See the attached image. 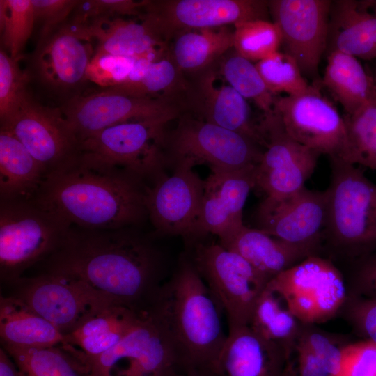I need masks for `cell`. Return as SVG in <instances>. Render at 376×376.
Here are the masks:
<instances>
[{"instance_id":"603a6c76","label":"cell","mask_w":376,"mask_h":376,"mask_svg":"<svg viewBox=\"0 0 376 376\" xmlns=\"http://www.w3.org/2000/svg\"><path fill=\"white\" fill-rule=\"evenodd\" d=\"M284 350L249 325L228 329L215 376H285Z\"/></svg>"},{"instance_id":"60d3db41","label":"cell","mask_w":376,"mask_h":376,"mask_svg":"<svg viewBox=\"0 0 376 376\" xmlns=\"http://www.w3.org/2000/svg\"><path fill=\"white\" fill-rule=\"evenodd\" d=\"M136 58L94 53L86 70V79L107 88L123 84Z\"/></svg>"},{"instance_id":"8fae6325","label":"cell","mask_w":376,"mask_h":376,"mask_svg":"<svg viewBox=\"0 0 376 376\" xmlns=\"http://www.w3.org/2000/svg\"><path fill=\"white\" fill-rule=\"evenodd\" d=\"M304 324H318L339 315L349 295L342 272L328 258L311 256L269 281Z\"/></svg>"},{"instance_id":"74e56055","label":"cell","mask_w":376,"mask_h":376,"mask_svg":"<svg viewBox=\"0 0 376 376\" xmlns=\"http://www.w3.org/2000/svg\"><path fill=\"white\" fill-rule=\"evenodd\" d=\"M233 49L251 62H258L279 51L280 30L273 22L256 19L234 25Z\"/></svg>"},{"instance_id":"cb8c5ba5","label":"cell","mask_w":376,"mask_h":376,"mask_svg":"<svg viewBox=\"0 0 376 376\" xmlns=\"http://www.w3.org/2000/svg\"><path fill=\"white\" fill-rule=\"evenodd\" d=\"M218 242L241 256L269 281L306 258L320 255L311 248L288 243L245 225Z\"/></svg>"},{"instance_id":"ee69618b","label":"cell","mask_w":376,"mask_h":376,"mask_svg":"<svg viewBox=\"0 0 376 376\" xmlns=\"http://www.w3.org/2000/svg\"><path fill=\"white\" fill-rule=\"evenodd\" d=\"M340 376H376V344L363 339L350 342Z\"/></svg>"},{"instance_id":"f1b7e54d","label":"cell","mask_w":376,"mask_h":376,"mask_svg":"<svg viewBox=\"0 0 376 376\" xmlns=\"http://www.w3.org/2000/svg\"><path fill=\"white\" fill-rule=\"evenodd\" d=\"M322 84L343 107L345 115H352L376 102V86L373 75L359 61L350 55L331 52Z\"/></svg>"},{"instance_id":"9a60e30c","label":"cell","mask_w":376,"mask_h":376,"mask_svg":"<svg viewBox=\"0 0 376 376\" xmlns=\"http://www.w3.org/2000/svg\"><path fill=\"white\" fill-rule=\"evenodd\" d=\"M269 14L263 0H162L146 1L139 18L166 42L185 31L267 20Z\"/></svg>"},{"instance_id":"2e32d148","label":"cell","mask_w":376,"mask_h":376,"mask_svg":"<svg viewBox=\"0 0 376 376\" xmlns=\"http://www.w3.org/2000/svg\"><path fill=\"white\" fill-rule=\"evenodd\" d=\"M267 145L255 170V188L265 197L282 198L305 187L321 155L300 144L283 130L275 111L263 116Z\"/></svg>"},{"instance_id":"5b68a950","label":"cell","mask_w":376,"mask_h":376,"mask_svg":"<svg viewBox=\"0 0 376 376\" xmlns=\"http://www.w3.org/2000/svg\"><path fill=\"white\" fill-rule=\"evenodd\" d=\"M33 201L0 200L1 279L13 283L62 244L70 228Z\"/></svg>"},{"instance_id":"1f68e13d","label":"cell","mask_w":376,"mask_h":376,"mask_svg":"<svg viewBox=\"0 0 376 376\" xmlns=\"http://www.w3.org/2000/svg\"><path fill=\"white\" fill-rule=\"evenodd\" d=\"M249 325L263 338L281 347L288 359L302 323L269 282L254 306Z\"/></svg>"},{"instance_id":"6da1fadb","label":"cell","mask_w":376,"mask_h":376,"mask_svg":"<svg viewBox=\"0 0 376 376\" xmlns=\"http://www.w3.org/2000/svg\"><path fill=\"white\" fill-rule=\"evenodd\" d=\"M136 227L71 226L48 259L47 272L81 280L120 305L144 313L164 280L166 258Z\"/></svg>"},{"instance_id":"8992f818","label":"cell","mask_w":376,"mask_h":376,"mask_svg":"<svg viewBox=\"0 0 376 376\" xmlns=\"http://www.w3.org/2000/svg\"><path fill=\"white\" fill-rule=\"evenodd\" d=\"M186 254L226 317L228 329L249 325L254 306L269 281L239 254L204 239Z\"/></svg>"},{"instance_id":"30bf717a","label":"cell","mask_w":376,"mask_h":376,"mask_svg":"<svg viewBox=\"0 0 376 376\" xmlns=\"http://www.w3.org/2000/svg\"><path fill=\"white\" fill-rule=\"evenodd\" d=\"M11 285L14 292L10 295L24 301L65 336L100 311L118 304L84 281L62 274L22 276Z\"/></svg>"},{"instance_id":"d6a6232c","label":"cell","mask_w":376,"mask_h":376,"mask_svg":"<svg viewBox=\"0 0 376 376\" xmlns=\"http://www.w3.org/2000/svg\"><path fill=\"white\" fill-rule=\"evenodd\" d=\"M3 348L25 376H88L78 349L69 344Z\"/></svg>"},{"instance_id":"7dc6e473","label":"cell","mask_w":376,"mask_h":376,"mask_svg":"<svg viewBox=\"0 0 376 376\" xmlns=\"http://www.w3.org/2000/svg\"><path fill=\"white\" fill-rule=\"evenodd\" d=\"M0 376H25L3 348L0 350Z\"/></svg>"},{"instance_id":"b9f144b4","label":"cell","mask_w":376,"mask_h":376,"mask_svg":"<svg viewBox=\"0 0 376 376\" xmlns=\"http://www.w3.org/2000/svg\"><path fill=\"white\" fill-rule=\"evenodd\" d=\"M339 315L357 335L376 344V298L364 297L349 292Z\"/></svg>"},{"instance_id":"3957f363","label":"cell","mask_w":376,"mask_h":376,"mask_svg":"<svg viewBox=\"0 0 376 376\" xmlns=\"http://www.w3.org/2000/svg\"><path fill=\"white\" fill-rule=\"evenodd\" d=\"M146 312L155 315L166 329L185 374L215 376L227 338L224 313L186 253Z\"/></svg>"},{"instance_id":"ffe728a7","label":"cell","mask_w":376,"mask_h":376,"mask_svg":"<svg viewBox=\"0 0 376 376\" xmlns=\"http://www.w3.org/2000/svg\"><path fill=\"white\" fill-rule=\"evenodd\" d=\"M92 40L81 26L68 20L49 34L40 37L32 56L39 80L52 91L70 98L86 79V70L95 52Z\"/></svg>"},{"instance_id":"d590c367","label":"cell","mask_w":376,"mask_h":376,"mask_svg":"<svg viewBox=\"0 0 376 376\" xmlns=\"http://www.w3.org/2000/svg\"><path fill=\"white\" fill-rule=\"evenodd\" d=\"M343 118L348 140L347 162L376 171V102Z\"/></svg>"},{"instance_id":"e0dca14e","label":"cell","mask_w":376,"mask_h":376,"mask_svg":"<svg viewBox=\"0 0 376 376\" xmlns=\"http://www.w3.org/2000/svg\"><path fill=\"white\" fill-rule=\"evenodd\" d=\"M202 180L192 169L177 167L149 187L148 217L153 235L181 236L186 244L194 241L203 194Z\"/></svg>"},{"instance_id":"836d02e7","label":"cell","mask_w":376,"mask_h":376,"mask_svg":"<svg viewBox=\"0 0 376 376\" xmlns=\"http://www.w3.org/2000/svg\"><path fill=\"white\" fill-rule=\"evenodd\" d=\"M187 84L182 79V72L170 56L153 62L139 80L116 86L104 88L108 91L136 97H166L179 99L186 93Z\"/></svg>"},{"instance_id":"ac0fdd59","label":"cell","mask_w":376,"mask_h":376,"mask_svg":"<svg viewBox=\"0 0 376 376\" xmlns=\"http://www.w3.org/2000/svg\"><path fill=\"white\" fill-rule=\"evenodd\" d=\"M327 203L326 190H311L306 187L288 196L264 197L256 210V228L320 254Z\"/></svg>"},{"instance_id":"4fadbf2b","label":"cell","mask_w":376,"mask_h":376,"mask_svg":"<svg viewBox=\"0 0 376 376\" xmlns=\"http://www.w3.org/2000/svg\"><path fill=\"white\" fill-rule=\"evenodd\" d=\"M274 111L294 140L320 155L347 162L344 118L316 86L301 94L277 97Z\"/></svg>"},{"instance_id":"4dcf8cb0","label":"cell","mask_w":376,"mask_h":376,"mask_svg":"<svg viewBox=\"0 0 376 376\" xmlns=\"http://www.w3.org/2000/svg\"><path fill=\"white\" fill-rule=\"evenodd\" d=\"M233 48L228 26L182 31L174 37L171 58L181 72L203 71Z\"/></svg>"},{"instance_id":"5bb4252c","label":"cell","mask_w":376,"mask_h":376,"mask_svg":"<svg viewBox=\"0 0 376 376\" xmlns=\"http://www.w3.org/2000/svg\"><path fill=\"white\" fill-rule=\"evenodd\" d=\"M1 128L13 134L42 167L45 176L73 162L79 141L61 108L41 104L27 92Z\"/></svg>"},{"instance_id":"c3c4849f","label":"cell","mask_w":376,"mask_h":376,"mask_svg":"<svg viewBox=\"0 0 376 376\" xmlns=\"http://www.w3.org/2000/svg\"><path fill=\"white\" fill-rule=\"evenodd\" d=\"M359 3L364 9L376 16V0H361Z\"/></svg>"},{"instance_id":"f6af8a7d","label":"cell","mask_w":376,"mask_h":376,"mask_svg":"<svg viewBox=\"0 0 376 376\" xmlns=\"http://www.w3.org/2000/svg\"><path fill=\"white\" fill-rule=\"evenodd\" d=\"M35 22L41 26L40 37L54 31L70 18L78 0H31Z\"/></svg>"},{"instance_id":"44dd1931","label":"cell","mask_w":376,"mask_h":376,"mask_svg":"<svg viewBox=\"0 0 376 376\" xmlns=\"http://www.w3.org/2000/svg\"><path fill=\"white\" fill-rule=\"evenodd\" d=\"M256 167L210 169L204 180L201 215L194 242L209 235L221 240L244 225L243 208L251 190L255 188Z\"/></svg>"},{"instance_id":"8d00e7d4","label":"cell","mask_w":376,"mask_h":376,"mask_svg":"<svg viewBox=\"0 0 376 376\" xmlns=\"http://www.w3.org/2000/svg\"><path fill=\"white\" fill-rule=\"evenodd\" d=\"M31 0H1L0 30L3 49L19 61L35 25Z\"/></svg>"},{"instance_id":"7c38bea8","label":"cell","mask_w":376,"mask_h":376,"mask_svg":"<svg viewBox=\"0 0 376 376\" xmlns=\"http://www.w3.org/2000/svg\"><path fill=\"white\" fill-rule=\"evenodd\" d=\"M178 99L136 97L102 91L66 100L61 111L79 143L107 127L129 122L169 123L181 114Z\"/></svg>"},{"instance_id":"f907efd6","label":"cell","mask_w":376,"mask_h":376,"mask_svg":"<svg viewBox=\"0 0 376 376\" xmlns=\"http://www.w3.org/2000/svg\"><path fill=\"white\" fill-rule=\"evenodd\" d=\"M373 78H374L375 84V86H376V68H375V73H374V75H373Z\"/></svg>"},{"instance_id":"f546056e","label":"cell","mask_w":376,"mask_h":376,"mask_svg":"<svg viewBox=\"0 0 376 376\" xmlns=\"http://www.w3.org/2000/svg\"><path fill=\"white\" fill-rule=\"evenodd\" d=\"M144 313L113 304L91 317L66 336V343L86 356H98L120 343L139 322Z\"/></svg>"},{"instance_id":"ba28073f","label":"cell","mask_w":376,"mask_h":376,"mask_svg":"<svg viewBox=\"0 0 376 376\" xmlns=\"http://www.w3.org/2000/svg\"><path fill=\"white\" fill-rule=\"evenodd\" d=\"M168 123L135 121L107 127L81 141L78 155L90 161L125 169L151 185L166 173Z\"/></svg>"},{"instance_id":"d4e9b609","label":"cell","mask_w":376,"mask_h":376,"mask_svg":"<svg viewBox=\"0 0 376 376\" xmlns=\"http://www.w3.org/2000/svg\"><path fill=\"white\" fill-rule=\"evenodd\" d=\"M78 24L96 42L95 53L138 58L166 51V42L141 18L136 22L118 16L100 17Z\"/></svg>"},{"instance_id":"7a4b0ae2","label":"cell","mask_w":376,"mask_h":376,"mask_svg":"<svg viewBox=\"0 0 376 376\" xmlns=\"http://www.w3.org/2000/svg\"><path fill=\"white\" fill-rule=\"evenodd\" d=\"M149 187L130 171L77 155L47 175L32 201L70 226L118 229L139 226L148 219Z\"/></svg>"},{"instance_id":"7bdbcfd3","label":"cell","mask_w":376,"mask_h":376,"mask_svg":"<svg viewBox=\"0 0 376 376\" xmlns=\"http://www.w3.org/2000/svg\"><path fill=\"white\" fill-rule=\"evenodd\" d=\"M146 1L133 0H87L79 1L75 8L71 20L84 24L100 17H122L143 14Z\"/></svg>"},{"instance_id":"681fc988","label":"cell","mask_w":376,"mask_h":376,"mask_svg":"<svg viewBox=\"0 0 376 376\" xmlns=\"http://www.w3.org/2000/svg\"><path fill=\"white\" fill-rule=\"evenodd\" d=\"M183 376H214V375L205 374V373H193L185 374Z\"/></svg>"},{"instance_id":"277c9868","label":"cell","mask_w":376,"mask_h":376,"mask_svg":"<svg viewBox=\"0 0 376 376\" xmlns=\"http://www.w3.org/2000/svg\"><path fill=\"white\" fill-rule=\"evenodd\" d=\"M329 162L322 249L350 263L376 251V184L355 164Z\"/></svg>"},{"instance_id":"e575fe53","label":"cell","mask_w":376,"mask_h":376,"mask_svg":"<svg viewBox=\"0 0 376 376\" xmlns=\"http://www.w3.org/2000/svg\"><path fill=\"white\" fill-rule=\"evenodd\" d=\"M221 74L244 98L251 100L264 116L274 112L276 97L267 88L256 65L234 52L226 56L221 65Z\"/></svg>"},{"instance_id":"83f0119b","label":"cell","mask_w":376,"mask_h":376,"mask_svg":"<svg viewBox=\"0 0 376 376\" xmlns=\"http://www.w3.org/2000/svg\"><path fill=\"white\" fill-rule=\"evenodd\" d=\"M3 347H38L65 345V336L52 323L13 296L0 298Z\"/></svg>"},{"instance_id":"4316f807","label":"cell","mask_w":376,"mask_h":376,"mask_svg":"<svg viewBox=\"0 0 376 376\" xmlns=\"http://www.w3.org/2000/svg\"><path fill=\"white\" fill-rule=\"evenodd\" d=\"M46 176L24 145L0 128V200L32 201Z\"/></svg>"},{"instance_id":"9c48e42d","label":"cell","mask_w":376,"mask_h":376,"mask_svg":"<svg viewBox=\"0 0 376 376\" xmlns=\"http://www.w3.org/2000/svg\"><path fill=\"white\" fill-rule=\"evenodd\" d=\"M88 376H183L170 338L159 319L146 312L116 345L95 357L78 349Z\"/></svg>"},{"instance_id":"484cf974","label":"cell","mask_w":376,"mask_h":376,"mask_svg":"<svg viewBox=\"0 0 376 376\" xmlns=\"http://www.w3.org/2000/svg\"><path fill=\"white\" fill-rule=\"evenodd\" d=\"M331 52L363 60L376 58V16L359 1H331L326 53Z\"/></svg>"},{"instance_id":"bcb514c9","label":"cell","mask_w":376,"mask_h":376,"mask_svg":"<svg viewBox=\"0 0 376 376\" xmlns=\"http://www.w3.org/2000/svg\"><path fill=\"white\" fill-rule=\"evenodd\" d=\"M347 285L350 292L376 298V251L350 262Z\"/></svg>"},{"instance_id":"52a82bcc","label":"cell","mask_w":376,"mask_h":376,"mask_svg":"<svg viewBox=\"0 0 376 376\" xmlns=\"http://www.w3.org/2000/svg\"><path fill=\"white\" fill-rule=\"evenodd\" d=\"M178 118L166 137L168 166L173 169L205 164L210 169L238 170L260 162L264 150L250 138L189 113Z\"/></svg>"},{"instance_id":"f35d334b","label":"cell","mask_w":376,"mask_h":376,"mask_svg":"<svg viewBox=\"0 0 376 376\" xmlns=\"http://www.w3.org/2000/svg\"><path fill=\"white\" fill-rule=\"evenodd\" d=\"M255 65L267 88L274 95L280 93L295 95L311 86L295 58L284 52L278 51Z\"/></svg>"},{"instance_id":"ab89813d","label":"cell","mask_w":376,"mask_h":376,"mask_svg":"<svg viewBox=\"0 0 376 376\" xmlns=\"http://www.w3.org/2000/svg\"><path fill=\"white\" fill-rule=\"evenodd\" d=\"M29 75L21 70L18 61L0 50V122L4 123L17 110L28 92Z\"/></svg>"},{"instance_id":"d6986e66","label":"cell","mask_w":376,"mask_h":376,"mask_svg":"<svg viewBox=\"0 0 376 376\" xmlns=\"http://www.w3.org/2000/svg\"><path fill=\"white\" fill-rule=\"evenodd\" d=\"M329 0L268 1L269 14L279 27L284 52L297 61L304 76H318L326 53Z\"/></svg>"},{"instance_id":"7402d4cb","label":"cell","mask_w":376,"mask_h":376,"mask_svg":"<svg viewBox=\"0 0 376 376\" xmlns=\"http://www.w3.org/2000/svg\"><path fill=\"white\" fill-rule=\"evenodd\" d=\"M213 70H205L185 93L188 103L198 118L244 135L266 147L260 121L252 119L246 99L229 86H216Z\"/></svg>"}]
</instances>
